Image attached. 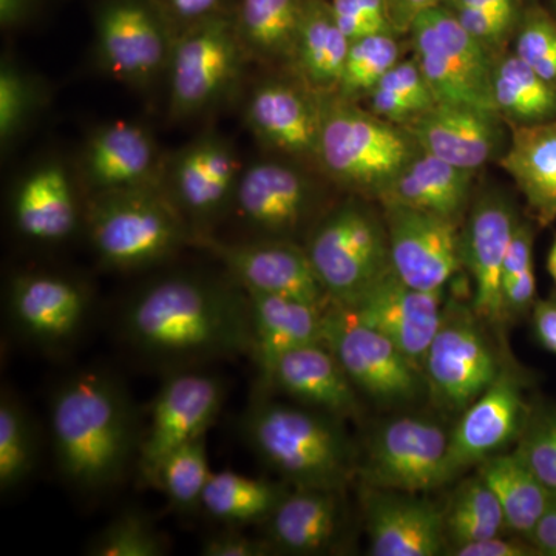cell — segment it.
<instances>
[{"instance_id":"obj_46","label":"cell","mask_w":556,"mask_h":556,"mask_svg":"<svg viewBox=\"0 0 556 556\" xmlns=\"http://www.w3.org/2000/svg\"><path fill=\"white\" fill-rule=\"evenodd\" d=\"M329 5L350 40L378 33H396L387 0H329Z\"/></svg>"},{"instance_id":"obj_57","label":"cell","mask_w":556,"mask_h":556,"mask_svg":"<svg viewBox=\"0 0 556 556\" xmlns=\"http://www.w3.org/2000/svg\"><path fill=\"white\" fill-rule=\"evenodd\" d=\"M555 2H556V0H555Z\"/></svg>"},{"instance_id":"obj_29","label":"cell","mask_w":556,"mask_h":556,"mask_svg":"<svg viewBox=\"0 0 556 556\" xmlns=\"http://www.w3.org/2000/svg\"><path fill=\"white\" fill-rule=\"evenodd\" d=\"M248 292L251 300L254 350L262 376L278 357L295 348L325 342L328 306L306 300Z\"/></svg>"},{"instance_id":"obj_56","label":"cell","mask_w":556,"mask_h":556,"mask_svg":"<svg viewBox=\"0 0 556 556\" xmlns=\"http://www.w3.org/2000/svg\"><path fill=\"white\" fill-rule=\"evenodd\" d=\"M547 269L556 283V237L554 240V244H552L551 251H548Z\"/></svg>"},{"instance_id":"obj_11","label":"cell","mask_w":556,"mask_h":556,"mask_svg":"<svg viewBox=\"0 0 556 556\" xmlns=\"http://www.w3.org/2000/svg\"><path fill=\"white\" fill-rule=\"evenodd\" d=\"M450 434L427 417L388 420L369 441L362 478L368 486L424 493L448 484Z\"/></svg>"},{"instance_id":"obj_34","label":"cell","mask_w":556,"mask_h":556,"mask_svg":"<svg viewBox=\"0 0 556 556\" xmlns=\"http://www.w3.org/2000/svg\"><path fill=\"white\" fill-rule=\"evenodd\" d=\"M492 101L508 127H529L556 121V86L541 78L514 51L497 54Z\"/></svg>"},{"instance_id":"obj_54","label":"cell","mask_w":556,"mask_h":556,"mask_svg":"<svg viewBox=\"0 0 556 556\" xmlns=\"http://www.w3.org/2000/svg\"><path fill=\"white\" fill-rule=\"evenodd\" d=\"M442 5L448 10L473 9L482 11H492V13L506 14V16H521L522 9L519 0H444Z\"/></svg>"},{"instance_id":"obj_17","label":"cell","mask_w":556,"mask_h":556,"mask_svg":"<svg viewBox=\"0 0 556 556\" xmlns=\"http://www.w3.org/2000/svg\"><path fill=\"white\" fill-rule=\"evenodd\" d=\"M445 303V291L408 287L391 269L346 309L387 336L422 371L428 348L444 318Z\"/></svg>"},{"instance_id":"obj_31","label":"cell","mask_w":556,"mask_h":556,"mask_svg":"<svg viewBox=\"0 0 556 556\" xmlns=\"http://www.w3.org/2000/svg\"><path fill=\"white\" fill-rule=\"evenodd\" d=\"M350 43L329 0H306L289 65L317 94L336 93Z\"/></svg>"},{"instance_id":"obj_20","label":"cell","mask_w":556,"mask_h":556,"mask_svg":"<svg viewBox=\"0 0 556 556\" xmlns=\"http://www.w3.org/2000/svg\"><path fill=\"white\" fill-rule=\"evenodd\" d=\"M249 127L255 137L295 160L316 161L321 129L320 94L302 80L274 79L249 100Z\"/></svg>"},{"instance_id":"obj_26","label":"cell","mask_w":556,"mask_h":556,"mask_svg":"<svg viewBox=\"0 0 556 556\" xmlns=\"http://www.w3.org/2000/svg\"><path fill=\"white\" fill-rule=\"evenodd\" d=\"M475 178V172L419 149L378 201L382 207L417 208L460 222L473 201Z\"/></svg>"},{"instance_id":"obj_55","label":"cell","mask_w":556,"mask_h":556,"mask_svg":"<svg viewBox=\"0 0 556 556\" xmlns=\"http://www.w3.org/2000/svg\"><path fill=\"white\" fill-rule=\"evenodd\" d=\"M35 0H0V25L3 30L20 27L30 17Z\"/></svg>"},{"instance_id":"obj_7","label":"cell","mask_w":556,"mask_h":556,"mask_svg":"<svg viewBox=\"0 0 556 556\" xmlns=\"http://www.w3.org/2000/svg\"><path fill=\"white\" fill-rule=\"evenodd\" d=\"M409 49L438 102L493 110L496 56L475 39L444 5L417 16L407 33Z\"/></svg>"},{"instance_id":"obj_48","label":"cell","mask_w":556,"mask_h":556,"mask_svg":"<svg viewBox=\"0 0 556 556\" xmlns=\"http://www.w3.org/2000/svg\"><path fill=\"white\" fill-rule=\"evenodd\" d=\"M163 14L170 30H186L192 25L211 20L218 14L229 13L236 0H153Z\"/></svg>"},{"instance_id":"obj_32","label":"cell","mask_w":556,"mask_h":556,"mask_svg":"<svg viewBox=\"0 0 556 556\" xmlns=\"http://www.w3.org/2000/svg\"><path fill=\"white\" fill-rule=\"evenodd\" d=\"M14 222L22 236L43 243L72 236L78 225V208L61 166L40 167L22 181L14 199Z\"/></svg>"},{"instance_id":"obj_16","label":"cell","mask_w":556,"mask_h":556,"mask_svg":"<svg viewBox=\"0 0 556 556\" xmlns=\"http://www.w3.org/2000/svg\"><path fill=\"white\" fill-rule=\"evenodd\" d=\"M170 27L153 0H105L97 17L105 67L130 83L155 76L170 58Z\"/></svg>"},{"instance_id":"obj_25","label":"cell","mask_w":556,"mask_h":556,"mask_svg":"<svg viewBox=\"0 0 556 556\" xmlns=\"http://www.w3.org/2000/svg\"><path fill=\"white\" fill-rule=\"evenodd\" d=\"M266 525L273 551L288 555H317L339 540L343 526L338 490L295 489L288 492Z\"/></svg>"},{"instance_id":"obj_43","label":"cell","mask_w":556,"mask_h":556,"mask_svg":"<svg viewBox=\"0 0 556 556\" xmlns=\"http://www.w3.org/2000/svg\"><path fill=\"white\" fill-rule=\"evenodd\" d=\"M167 546L155 525L142 511H123L90 541L93 556H161Z\"/></svg>"},{"instance_id":"obj_38","label":"cell","mask_w":556,"mask_h":556,"mask_svg":"<svg viewBox=\"0 0 556 556\" xmlns=\"http://www.w3.org/2000/svg\"><path fill=\"white\" fill-rule=\"evenodd\" d=\"M362 104L388 123L409 127L433 109L438 100L412 54L402 58Z\"/></svg>"},{"instance_id":"obj_9","label":"cell","mask_w":556,"mask_h":556,"mask_svg":"<svg viewBox=\"0 0 556 556\" xmlns=\"http://www.w3.org/2000/svg\"><path fill=\"white\" fill-rule=\"evenodd\" d=\"M325 343L354 388L380 404H407L427 388L420 368L387 336L334 303L325 313Z\"/></svg>"},{"instance_id":"obj_37","label":"cell","mask_w":556,"mask_h":556,"mask_svg":"<svg viewBox=\"0 0 556 556\" xmlns=\"http://www.w3.org/2000/svg\"><path fill=\"white\" fill-rule=\"evenodd\" d=\"M444 510L450 548L477 543L508 532L503 508L484 479L475 475L457 486Z\"/></svg>"},{"instance_id":"obj_47","label":"cell","mask_w":556,"mask_h":556,"mask_svg":"<svg viewBox=\"0 0 556 556\" xmlns=\"http://www.w3.org/2000/svg\"><path fill=\"white\" fill-rule=\"evenodd\" d=\"M31 86L10 64L0 70V138L10 141L24 127L31 110Z\"/></svg>"},{"instance_id":"obj_8","label":"cell","mask_w":556,"mask_h":556,"mask_svg":"<svg viewBox=\"0 0 556 556\" xmlns=\"http://www.w3.org/2000/svg\"><path fill=\"white\" fill-rule=\"evenodd\" d=\"M473 308L450 300L424 358L427 390L438 407L463 413L503 368Z\"/></svg>"},{"instance_id":"obj_1","label":"cell","mask_w":556,"mask_h":556,"mask_svg":"<svg viewBox=\"0 0 556 556\" xmlns=\"http://www.w3.org/2000/svg\"><path fill=\"white\" fill-rule=\"evenodd\" d=\"M131 346L156 362H195L252 354L247 289L193 276L150 285L123 314Z\"/></svg>"},{"instance_id":"obj_3","label":"cell","mask_w":556,"mask_h":556,"mask_svg":"<svg viewBox=\"0 0 556 556\" xmlns=\"http://www.w3.org/2000/svg\"><path fill=\"white\" fill-rule=\"evenodd\" d=\"M338 419L262 399L244 413L243 431L252 450L295 489L340 492L354 477L356 459Z\"/></svg>"},{"instance_id":"obj_23","label":"cell","mask_w":556,"mask_h":556,"mask_svg":"<svg viewBox=\"0 0 556 556\" xmlns=\"http://www.w3.org/2000/svg\"><path fill=\"white\" fill-rule=\"evenodd\" d=\"M236 201L241 217L252 228L285 239L308 219L314 206V186L295 167L263 161L240 177Z\"/></svg>"},{"instance_id":"obj_42","label":"cell","mask_w":556,"mask_h":556,"mask_svg":"<svg viewBox=\"0 0 556 556\" xmlns=\"http://www.w3.org/2000/svg\"><path fill=\"white\" fill-rule=\"evenodd\" d=\"M533 244L535 228L529 219L521 217L504 260L501 280L504 316L507 321H517L530 316L535 306L538 295Z\"/></svg>"},{"instance_id":"obj_50","label":"cell","mask_w":556,"mask_h":556,"mask_svg":"<svg viewBox=\"0 0 556 556\" xmlns=\"http://www.w3.org/2000/svg\"><path fill=\"white\" fill-rule=\"evenodd\" d=\"M447 555L453 556H538L540 552L527 538L497 535L477 543L463 544L450 548ZM541 556V555H540Z\"/></svg>"},{"instance_id":"obj_44","label":"cell","mask_w":556,"mask_h":556,"mask_svg":"<svg viewBox=\"0 0 556 556\" xmlns=\"http://www.w3.org/2000/svg\"><path fill=\"white\" fill-rule=\"evenodd\" d=\"M514 452L544 485L556 493V404L530 405Z\"/></svg>"},{"instance_id":"obj_36","label":"cell","mask_w":556,"mask_h":556,"mask_svg":"<svg viewBox=\"0 0 556 556\" xmlns=\"http://www.w3.org/2000/svg\"><path fill=\"white\" fill-rule=\"evenodd\" d=\"M287 493L276 482L223 470L208 479L201 507L208 517L229 527L260 525L268 521Z\"/></svg>"},{"instance_id":"obj_21","label":"cell","mask_w":556,"mask_h":556,"mask_svg":"<svg viewBox=\"0 0 556 556\" xmlns=\"http://www.w3.org/2000/svg\"><path fill=\"white\" fill-rule=\"evenodd\" d=\"M365 517L372 556L447 555L444 510L419 493L369 486Z\"/></svg>"},{"instance_id":"obj_15","label":"cell","mask_w":556,"mask_h":556,"mask_svg":"<svg viewBox=\"0 0 556 556\" xmlns=\"http://www.w3.org/2000/svg\"><path fill=\"white\" fill-rule=\"evenodd\" d=\"M525 378L517 368L506 365L484 393L464 409L450 433L452 479L517 442L530 409L525 399Z\"/></svg>"},{"instance_id":"obj_49","label":"cell","mask_w":556,"mask_h":556,"mask_svg":"<svg viewBox=\"0 0 556 556\" xmlns=\"http://www.w3.org/2000/svg\"><path fill=\"white\" fill-rule=\"evenodd\" d=\"M270 552L273 547L266 538L254 540L243 535L237 527L208 536L201 546V555L204 556H263L269 555Z\"/></svg>"},{"instance_id":"obj_19","label":"cell","mask_w":556,"mask_h":556,"mask_svg":"<svg viewBox=\"0 0 556 556\" xmlns=\"http://www.w3.org/2000/svg\"><path fill=\"white\" fill-rule=\"evenodd\" d=\"M206 241L247 291L331 305L306 249L283 239L240 244Z\"/></svg>"},{"instance_id":"obj_24","label":"cell","mask_w":556,"mask_h":556,"mask_svg":"<svg viewBox=\"0 0 556 556\" xmlns=\"http://www.w3.org/2000/svg\"><path fill=\"white\" fill-rule=\"evenodd\" d=\"M263 379L305 407L336 417L358 413L356 388L325 342L288 351Z\"/></svg>"},{"instance_id":"obj_39","label":"cell","mask_w":556,"mask_h":556,"mask_svg":"<svg viewBox=\"0 0 556 556\" xmlns=\"http://www.w3.org/2000/svg\"><path fill=\"white\" fill-rule=\"evenodd\" d=\"M401 38L397 33H378L351 40L334 94L361 104L367 100L380 79L405 58Z\"/></svg>"},{"instance_id":"obj_6","label":"cell","mask_w":556,"mask_h":556,"mask_svg":"<svg viewBox=\"0 0 556 556\" xmlns=\"http://www.w3.org/2000/svg\"><path fill=\"white\" fill-rule=\"evenodd\" d=\"M306 252L331 303L345 308L391 270L386 218L361 197L318 223Z\"/></svg>"},{"instance_id":"obj_14","label":"cell","mask_w":556,"mask_h":556,"mask_svg":"<svg viewBox=\"0 0 556 556\" xmlns=\"http://www.w3.org/2000/svg\"><path fill=\"white\" fill-rule=\"evenodd\" d=\"M521 215L514 201L501 190L490 189L471 201L460 232L464 268L473 281L471 308L485 325L501 327L503 266Z\"/></svg>"},{"instance_id":"obj_41","label":"cell","mask_w":556,"mask_h":556,"mask_svg":"<svg viewBox=\"0 0 556 556\" xmlns=\"http://www.w3.org/2000/svg\"><path fill=\"white\" fill-rule=\"evenodd\" d=\"M212 473L204 434L172 452L161 463L152 485L163 490L178 510H193L201 507Z\"/></svg>"},{"instance_id":"obj_5","label":"cell","mask_w":556,"mask_h":556,"mask_svg":"<svg viewBox=\"0 0 556 556\" xmlns=\"http://www.w3.org/2000/svg\"><path fill=\"white\" fill-rule=\"evenodd\" d=\"M89 230L98 257L115 269L146 268L186 240L178 207L155 185L98 193L89 208Z\"/></svg>"},{"instance_id":"obj_30","label":"cell","mask_w":556,"mask_h":556,"mask_svg":"<svg viewBox=\"0 0 556 556\" xmlns=\"http://www.w3.org/2000/svg\"><path fill=\"white\" fill-rule=\"evenodd\" d=\"M500 166L514 179L538 226L556 222V121L511 127Z\"/></svg>"},{"instance_id":"obj_45","label":"cell","mask_w":556,"mask_h":556,"mask_svg":"<svg viewBox=\"0 0 556 556\" xmlns=\"http://www.w3.org/2000/svg\"><path fill=\"white\" fill-rule=\"evenodd\" d=\"M511 43L519 60L556 86V21L546 10H522Z\"/></svg>"},{"instance_id":"obj_40","label":"cell","mask_w":556,"mask_h":556,"mask_svg":"<svg viewBox=\"0 0 556 556\" xmlns=\"http://www.w3.org/2000/svg\"><path fill=\"white\" fill-rule=\"evenodd\" d=\"M38 463V438L30 416L10 391L0 399V489L24 484Z\"/></svg>"},{"instance_id":"obj_18","label":"cell","mask_w":556,"mask_h":556,"mask_svg":"<svg viewBox=\"0 0 556 556\" xmlns=\"http://www.w3.org/2000/svg\"><path fill=\"white\" fill-rule=\"evenodd\" d=\"M407 129L424 152L475 174L500 163L510 141V127L493 110L448 102H438Z\"/></svg>"},{"instance_id":"obj_12","label":"cell","mask_w":556,"mask_h":556,"mask_svg":"<svg viewBox=\"0 0 556 556\" xmlns=\"http://www.w3.org/2000/svg\"><path fill=\"white\" fill-rule=\"evenodd\" d=\"M225 402L217 376L182 371L170 376L153 401L150 424L138 452L142 481L153 484L156 471L172 452L204 437Z\"/></svg>"},{"instance_id":"obj_13","label":"cell","mask_w":556,"mask_h":556,"mask_svg":"<svg viewBox=\"0 0 556 556\" xmlns=\"http://www.w3.org/2000/svg\"><path fill=\"white\" fill-rule=\"evenodd\" d=\"M382 211L393 273L420 291H445L464 268L460 222L409 207Z\"/></svg>"},{"instance_id":"obj_22","label":"cell","mask_w":556,"mask_h":556,"mask_svg":"<svg viewBox=\"0 0 556 556\" xmlns=\"http://www.w3.org/2000/svg\"><path fill=\"white\" fill-rule=\"evenodd\" d=\"M9 303L11 321L20 334L42 348L67 345L89 314L86 289L68 278L47 274L17 277Z\"/></svg>"},{"instance_id":"obj_35","label":"cell","mask_w":556,"mask_h":556,"mask_svg":"<svg viewBox=\"0 0 556 556\" xmlns=\"http://www.w3.org/2000/svg\"><path fill=\"white\" fill-rule=\"evenodd\" d=\"M306 0H236L232 14L243 49L263 61H291Z\"/></svg>"},{"instance_id":"obj_53","label":"cell","mask_w":556,"mask_h":556,"mask_svg":"<svg viewBox=\"0 0 556 556\" xmlns=\"http://www.w3.org/2000/svg\"><path fill=\"white\" fill-rule=\"evenodd\" d=\"M527 540L536 547L541 556H556V493Z\"/></svg>"},{"instance_id":"obj_28","label":"cell","mask_w":556,"mask_h":556,"mask_svg":"<svg viewBox=\"0 0 556 556\" xmlns=\"http://www.w3.org/2000/svg\"><path fill=\"white\" fill-rule=\"evenodd\" d=\"M156 148L144 127L115 123L94 134L84 155V170L100 192L153 186Z\"/></svg>"},{"instance_id":"obj_2","label":"cell","mask_w":556,"mask_h":556,"mask_svg":"<svg viewBox=\"0 0 556 556\" xmlns=\"http://www.w3.org/2000/svg\"><path fill=\"white\" fill-rule=\"evenodd\" d=\"M50 428L58 470L83 492L118 484L141 445L126 387L101 369L78 372L58 387Z\"/></svg>"},{"instance_id":"obj_10","label":"cell","mask_w":556,"mask_h":556,"mask_svg":"<svg viewBox=\"0 0 556 556\" xmlns=\"http://www.w3.org/2000/svg\"><path fill=\"white\" fill-rule=\"evenodd\" d=\"M243 50L232 11L179 31L169 58L172 115L185 118L217 102L237 78Z\"/></svg>"},{"instance_id":"obj_33","label":"cell","mask_w":556,"mask_h":556,"mask_svg":"<svg viewBox=\"0 0 556 556\" xmlns=\"http://www.w3.org/2000/svg\"><path fill=\"white\" fill-rule=\"evenodd\" d=\"M477 473L495 493L508 533L527 538L547 510L554 493L515 452L497 453L478 466Z\"/></svg>"},{"instance_id":"obj_27","label":"cell","mask_w":556,"mask_h":556,"mask_svg":"<svg viewBox=\"0 0 556 556\" xmlns=\"http://www.w3.org/2000/svg\"><path fill=\"white\" fill-rule=\"evenodd\" d=\"M239 161L228 142L217 137L201 138L181 150L172 172L175 199L190 217L217 215L236 193Z\"/></svg>"},{"instance_id":"obj_4","label":"cell","mask_w":556,"mask_h":556,"mask_svg":"<svg viewBox=\"0 0 556 556\" xmlns=\"http://www.w3.org/2000/svg\"><path fill=\"white\" fill-rule=\"evenodd\" d=\"M317 164L336 185L365 200H379L419 152L407 127L369 112L361 102L320 94Z\"/></svg>"},{"instance_id":"obj_51","label":"cell","mask_w":556,"mask_h":556,"mask_svg":"<svg viewBox=\"0 0 556 556\" xmlns=\"http://www.w3.org/2000/svg\"><path fill=\"white\" fill-rule=\"evenodd\" d=\"M530 321L536 342L556 356V294L536 300Z\"/></svg>"},{"instance_id":"obj_52","label":"cell","mask_w":556,"mask_h":556,"mask_svg":"<svg viewBox=\"0 0 556 556\" xmlns=\"http://www.w3.org/2000/svg\"><path fill=\"white\" fill-rule=\"evenodd\" d=\"M444 0H387L391 22L397 35H407L417 16L427 10L442 5Z\"/></svg>"}]
</instances>
